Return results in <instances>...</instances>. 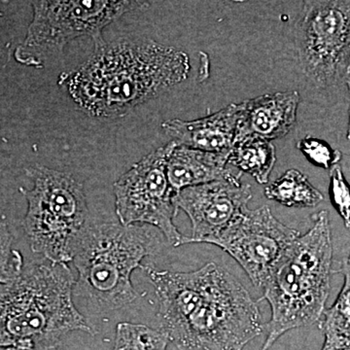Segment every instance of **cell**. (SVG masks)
<instances>
[{"label": "cell", "instance_id": "6da1fadb", "mask_svg": "<svg viewBox=\"0 0 350 350\" xmlns=\"http://www.w3.org/2000/svg\"><path fill=\"white\" fill-rule=\"evenodd\" d=\"M158 319L160 330L179 350H243L265 327L256 301L217 265L174 282Z\"/></svg>", "mask_w": 350, "mask_h": 350}, {"label": "cell", "instance_id": "7a4b0ae2", "mask_svg": "<svg viewBox=\"0 0 350 350\" xmlns=\"http://www.w3.org/2000/svg\"><path fill=\"white\" fill-rule=\"evenodd\" d=\"M190 68L183 51L151 39L122 38L71 75L68 94L91 116L115 118L185 81Z\"/></svg>", "mask_w": 350, "mask_h": 350}, {"label": "cell", "instance_id": "3957f363", "mask_svg": "<svg viewBox=\"0 0 350 350\" xmlns=\"http://www.w3.org/2000/svg\"><path fill=\"white\" fill-rule=\"evenodd\" d=\"M75 282L68 265L50 262L0 284V347H54L69 332L94 335L73 303Z\"/></svg>", "mask_w": 350, "mask_h": 350}, {"label": "cell", "instance_id": "277c9868", "mask_svg": "<svg viewBox=\"0 0 350 350\" xmlns=\"http://www.w3.org/2000/svg\"><path fill=\"white\" fill-rule=\"evenodd\" d=\"M333 262L330 221L326 211L313 216L310 231L301 234L280 258L265 284L271 317L261 350H269L283 334L319 322L330 292Z\"/></svg>", "mask_w": 350, "mask_h": 350}, {"label": "cell", "instance_id": "5b68a950", "mask_svg": "<svg viewBox=\"0 0 350 350\" xmlns=\"http://www.w3.org/2000/svg\"><path fill=\"white\" fill-rule=\"evenodd\" d=\"M162 239L151 226L121 223L88 225L75 251L76 293L100 310L130 305L137 293L131 282L145 258L156 255Z\"/></svg>", "mask_w": 350, "mask_h": 350}, {"label": "cell", "instance_id": "8992f818", "mask_svg": "<svg viewBox=\"0 0 350 350\" xmlns=\"http://www.w3.org/2000/svg\"><path fill=\"white\" fill-rule=\"evenodd\" d=\"M27 174L33 187L23 190L27 202L23 227L31 250L52 262H72L89 216L82 184L68 172L40 165Z\"/></svg>", "mask_w": 350, "mask_h": 350}, {"label": "cell", "instance_id": "52a82bcc", "mask_svg": "<svg viewBox=\"0 0 350 350\" xmlns=\"http://www.w3.org/2000/svg\"><path fill=\"white\" fill-rule=\"evenodd\" d=\"M33 18L25 40L14 57L25 66H38L48 57L63 52L75 39H93L94 52L107 43L103 31L125 14L147 8L149 2L75 0V1H31Z\"/></svg>", "mask_w": 350, "mask_h": 350}, {"label": "cell", "instance_id": "ba28073f", "mask_svg": "<svg viewBox=\"0 0 350 350\" xmlns=\"http://www.w3.org/2000/svg\"><path fill=\"white\" fill-rule=\"evenodd\" d=\"M175 142L156 149L135 163L115 182L116 213L124 226L155 227L174 247L182 245V236L174 225L178 213L174 192L167 174V161Z\"/></svg>", "mask_w": 350, "mask_h": 350}, {"label": "cell", "instance_id": "9c48e42d", "mask_svg": "<svg viewBox=\"0 0 350 350\" xmlns=\"http://www.w3.org/2000/svg\"><path fill=\"white\" fill-rule=\"evenodd\" d=\"M304 73L319 88L345 80L350 56V0L304 2L298 29Z\"/></svg>", "mask_w": 350, "mask_h": 350}, {"label": "cell", "instance_id": "30bf717a", "mask_svg": "<svg viewBox=\"0 0 350 350\" xmlns=\"http://www.w3.org/2000/svg\"><path fill=\"white\" fill-rule=\"evenodd\" d=\"M300 232L282 224L268 206L246 208L211 241L234 258L255 287L264 288L271 271Z\"/></svg>", "mask_w": 350, "mask_h": 350}, {"label": "cell", "instance_id": "8fae6325", "mask_svg": "<svg viewBox=\"0 0 350 350\" xmlns=\"http://www.w3.org/2000/svg\"><path fill=\"white\" fill-rule=\"evenodd\" d=\"M252 198L250 184L241 179L221 180L181 190L175 206L187 214L192 223V234L184 237L187 243H211L247 208Z\"/></svg>", "mask_w": 350, "mask_h": 350}, {"label": "cell", "instance_id": "7c38bea8", "mask_svg": "<svg viewBox=\"0 0 350 350\" xmlns=\"http://www.w3.org/2000/svg\"><path fill=\"white\" fill-rule=\"evenodd\" d=\"M243 103H232L214 114L183 121L167 120L162 128L175 144L197 150L230 154L236 142Z\"/></svg>", "mask_w": 350, "mask_h": 350}, {"label": "cell", "instance_id": "4fadbf2b", "mask_svg": "<svg viewBox=\"0 0 350 350\" xmlns=\"http://www.w3.org/2000/svg\"><path fill=\"white\" fill-rule=\"evenodd\" d=\"M299 103L300 94L296 91L266 94L243 101L236 142L251 135L269 142L285 137L296 124Z\"/></svg>", "mask_w": 350, "mask_h": 350}, {"label": "cell", "instance_id": "5bb4252c", "mask_svg": "<svg viewBox=\"0 0 350 350\" xmlns=\"http://www.w3.org/2000/svg\"><path fill=\"white\" fill-rule=\"evenodd\" d=\"M230 154L213 153L175 145L167 161V178L174 192L214 181L241 179L226 167Z\"/></svg>", "mask_w": 350, "mask_h": 350}, {"label": "cell", "instance_id": "9a60e30c", "mask_svg": "<svg viewBox=\"0 0 350 350\" xmlns=\"http://www.w3.org/2000/svg\"><path fill=\"white\" fill-rule=\"evenodd\" d=\"M276 162L275 145L265 138L247 137L234 144L228 163L241 174L252 176L259 184H267Z\"/></svg>", "mask_w": 350, "mask_h": 350}, {"label": "cell", "instance_id": "2e32d148", "mask_svg": "<svg viewBox=\"0 0 350 350\" xmlns=\"http://www.w3.org/2000/svg\"><path fill=\"white\" fill-rule=\"evenodd\" d=\"M265 196L287 207H314L324 200V196L313 187L308 177L295 169L288 170L267 186Z\"/></svg>", "mask_w": 350, "mask_h": 350}, {"label": "cell", "instance_id": "e0dca14e", "mask_svg": "<svg viewBox=\"0 0 350 350\" xmlns=\"http://www.w3.org/2000/svg\"><path fill=\"white\" fill-rule=\"evenodd\" d=\"M170 338L162 330L144 324L121 322L117 325L113 350H167Z\"/></svg>", "mask_w": 350, "mask_h": 350}, {"label": "cell", "instance_id": "ac0fdd59", "mask_svg": "<svg viewBox=\"0 0 350 350\" xmlns=\"http://www.w3.org/2000/svg\"><path fill=\"white\" fill-rule=\"evenodd\" d=\"M336 273L344 275V286L334 305L324 310L319 328L322 332L333 331L350 338V254Z\"/></svg>", "mask_w": 350, "mask_h": 350}, {"label": "cell", "instance_id": "d6986e66", "mask_svg": "<svg viewBox=\"0 0 350 350\" xmlns=\"http://www.w3.org/2000/svg\"><path fill=\"white\" fill-rule=\"evenodd\" d=\"M13 241L8 225L0 219V284L13 282L24 271V259Z\"/></svg>", "mask_w": 350, "mask_h": 350}, {"label": "cell", "instance_id": "ffe728a7", "mask_svg": "<svg viewBox=\"0 0 350 350\" xmlns=\"http://www.w3.org/2000/svg\"><path fill=\"white\" fill-rule=\"evenodd\" d=\"M299 149L306 158L317 167L324 170H331L334 165H338L342 153L333 148L319 138L306 135L297 144Z\"/></svg>", "mask_w": 350, "mask_h": 350}, {"label": "cell", "instance_id": "44dd1931", "mask_svg": "<svg viewBox=\"0 0 350 350\" xmlns=\"http://www.w3.org/2000/svg\"><path fill=\"white\" fill-rule=\"evenodd\" d=\"M329 193L332 204L344 221L345 228L350 230V186L340 165L331 167Z\"/></svg>", "mask_w": 350, "mask_h": 350}, {"label": "cell", "instance_id": "7402d4cb", "mask_svg": "<svg viewBox=\"0 0 350 350\" xmlns=\"http://www.w3.org/2000/svg\"><path fill=\"white\" fill-rule=\"evenodd\" d=\"M325 340L321 350H350V338L335 333L333 331H324Z\"/></svg>", "mask_w": 350, "mask_h": 350}, {"label": "cell", "instance_id": "603a6c76", "mask_svg": "<svg viewBox=\"0 0 350 350\" xmlns=\"http://www.w3.org/2000/svg\"><path fill=\"white\" fill-rule=\"evenodd\" d=\"M53 347H0V350H52Z\"/></svg>", "mask_w": 350, "mask_h": 350}, {"label": "cell", "instance_id": "cb8c5ba5", "mask_svg": "<svg viewBox=\"0 0 350 350\" xmlns=\"http://www.w3.org/2000/svg\"><path fill=\"white\" fill-rule=\"evenodd\" d=\"M345 83H347V88L350 93V56L349 59V64H347V75H345ZM347 138L350 139V107H349V129H347Z\"/></svg>", "mask_w": 350, "mask_h": 350}]
</instances>
